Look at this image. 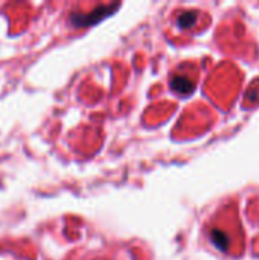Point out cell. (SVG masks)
<instances>
[{
    "instance_id": "obj_1",
    "label": "cell",
    "mask_w": 259,
    "mask_h": 260,
    "mask_svg": "<svg viewBox=\"0 0 259 260\" xmlns=\"http://www.w3.org/2000/svg\"><path fill=\"white\" fill-rule=\"evenodd\" d=\"M114 8H118V5L107 6V8H98V9H95L90 14H72L70 15V21H72L73 26H90V24H95L98 20L104 18L105 15L111 14V11Z\"/></svg>"
},
{
    "instance_id": "obj_2",
    "label": "cell",
    "mask_w": 259,
    "mask_h": 260,
    "mask_svg": "<svg viewBox=\"0 0 259 260\" xmlns=\"http://www.w3.org/2000/svg\"><path fill=\"white\" fill-rule=\"evenodd\" d=\"M171 88L179 94H189L194 91V82L188 76H174L171 79Z\"/></svg>"
},
{
    "instance_id": "obj_3",
    "label": "cell",
    "mask_w": 259,
    "mask_h": 260,
    "mask_svg": "<svg viewBox=\"0 0 259 260\" xmlns=\"http://www.w3.org/2000/svg\"><path fill=\"white\" fill-rule=\"evenodd\" d=\"M211 241H212V244H214L218 250L227 251V248H229V238L226 236L224 232L217 230V229L212 230V233H211Z\"/></svg>"
},
{
    "instance_id": "obj_4",
    "label": "cell",
    "mask_w": 259,
    "mask_h": 260,
    "mask_svg": "<svg viewBox=\"0 0 259 260\" xmlns=\"http://www.w3.org/2000/svg\"><path fill=\"white\" fill-rule=\"evenodd\" d=\"M195 20H197V14L192 12V11H189V12H183V14L179 15L177 24H179L180 27H191V26L195 23Z\"/></svg>"
}]
</instances>
